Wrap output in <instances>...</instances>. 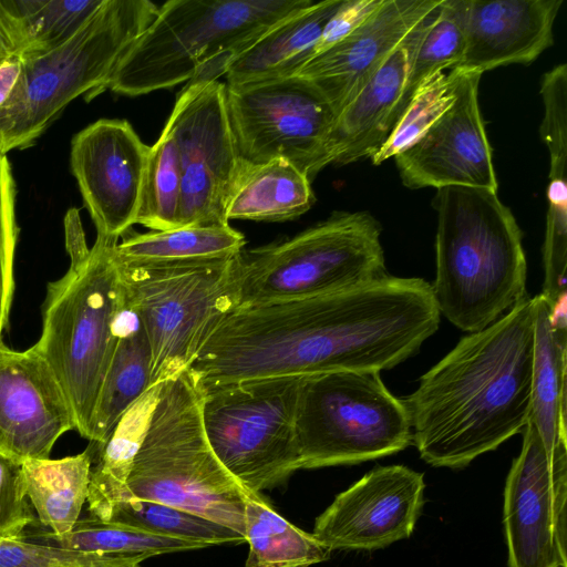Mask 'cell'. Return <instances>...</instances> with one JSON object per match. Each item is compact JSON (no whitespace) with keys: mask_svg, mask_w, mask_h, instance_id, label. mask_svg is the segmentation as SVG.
<instances>
[{"mask_svg":"<svg viewBox=\"0 0 567 567\" xmlns=\"http://www.w3.org/2000/svg\"><path fill=\"white\" fill-rule=\"evenodd\" d=\"M133 567H140V565L133 566Z\"/></svg>","mask_w":567,"mask_h":567,"instance_id":"cell-43","label":"cell"},{"mask_svg":"<svg viewBox=\"0 0 567 567\" xmlns=\"http://www.w3.org/2000/svg\"><path fill=\"white\" fill-rule=\"evenodd\" d=\"M302 378H262L199 390L207 442L247 494H260L301 470L296 416Z\"/></svg>","mask_w":567,"mask_h":567,"instance_id":"cell-11","label":"cell"},{"mask_svg":"<svg viewBox=\"0 0 567 567\" xmlns=\"http://www.w3.org/2000/svg\"><path fill=\"white\" fill-rule=\"evenodd\" d=\"M481 75L462 69L454 104L394 156L405 187L467 186L497 192L492 148L478 105Z\"/></svg>","mask_w":567,"mask_h":567,"instance_id":"cell-17","label":"cell"},{"mask_svg":"<svg viewBox=\"0 0 567 567\" xmlns=\"http://www.w3.org/2000/svg\"><path fill=\"white\" fill-rule=\"evenodd\" d=\"M114 332L115 347L87 436L96 447L106 442L122 414L151 388L152 352L148 338L141 318L127 305L125 296L115 318Z\"/></svg>","mask_w":567,"mask_h":567,"instance_id":"cell-24","label":"cell"},{"mask_svg":"<svg viewBox=\"0 0 567 567\" xmlns=\"http://www.w3.org/2000/svg\"><path fill=\"white\" fill-rule=\"evenodd\" d=\"M27 42L20 22L6 0H0V62L23 54Z\"/></svg>","mask_w":567,"mask_h":567,"instance_id":"cell-41","label":"cell"},{"mask_svg":"<svg viewBox=\"0 0 567 567\" xmlns=\"http://www.w3.org/2000/svg\"><path fill=\"white\" fill-rule=\"evenodd\" d=\"M436 190L432 291L440 315L464 332H477L528 297L523 233L496 190Z\"/></svg>","mask_w":567,"mask_h":567,"instance_id":"cell-3","label":"cell"},{"mask_svg":"<svg viewBox=\"0 0 567 567\" xmlns=\"http://www.w3.org/2000/svg\"><path fill=\"white\" fill-rule=\"evenodd\" d=\"M540 94L544 118L539 133L549 153L547 216L543 251L560 256L567 251V65L561 63L543 75Z\"/></svg>","mask_w":567,"mask_h":567,"instance_id":"cell-30","label":"cell"},{"mask_svg":"<svg viewBox=\"0 0 567 567\" xmlns=\"http://www.w3.org/2000/svg\"><path fill=\"white\" fill-rule=\"evenodd\" d=\"M534 299V352L529 421L547 453L567 447V306L551 305L539 293Z\"/></svg>","mask_w":567,"mask_h":567,"instance_id":"cell-22","label":"cell"},{"mask_svg":"<svg viewBox=\"0 0 567 567\" xmlns=\"http://www.w3.org/2000/svg\"><path fill=\"white\" fill-rule=\"evenodd\" d=\"M226 110L238 156L247 164L285 158L310 182L337 114L308 80L286 78L225 84Z\"/></svg>","mask_w":567,"mask_h":567,"instance_id":"cell-12","label":"cell"},{"mask_svg":"<svg viewBox=\"0 0 567 567\" xmlns=\"http://www.w3.org/2000/svg\"><path fill=\"white\" fill-rule=\"evenodd\" d=\"M117 243L96 237L89 250L70 256L65 275L48 284L41 336L33 344L60 382L76 431L86 440L124 298L113 257Z\"/></svg>","mask_w":567,"mask_h":567,"instance_id":"cell-6","label":"cell"},{"mask_svg":"<svg viewBox=\"0 0 567 567\" xmlns=\"http://www.w3.org/2000/svg\"><path fill=\"white\" fill-rule=\"evenodd\" d=\"M247 495L207 442L202 394L188 371L163 382L124 501L174 506L244 535Z\"/></svg>","mask_w":567,"mask_h":567,"instance_id":"cell-5","label":"cell"},{"mask_svg":"<svg viewBox=\"0 0 567 567\" xmlns=\"http://www.w3.org/2000/svg\"><path fill=\"white\" fill-rule=\"evenodd\" d=\"M35 522L24 492L21 464L0 454V536L21 538Z\"/></svg>","mask_w":567,"mask_h":567,"instance_id":"cell-39","label":"cell"},{"mask_svg":"<svg viewBox=\"0 0 567 567\" xmlns=\"http://www.w3.org/2000/svg\"><path fill=\"white\" fill-rule=\"evenodd\" d=\"M21 538L47 546L96 554L113 560L120 567H133L161 554L208 547L200 543L150 534L91 515L80 518L66 534L58 536L50 532H35L25 533Z\"/></svg>","mask_w":567,"mask_h":567,"instance_id":"cell-29","label":"cell"},{"mask_svg":"<svg viewBox=\"0 0 567 567\" xmlns=\"http://www.w3.org/2000/svg\"><path fill=\"white\" fill-rule=\"evenodd\" d=\"M462 69L439 71L414 92L382 147L370 159L379 165L416 142L455 102Z\"/></svg>","mask_w":567,"mask_h":567,"instance_id":"cell-35","label":"cell"},{"mask_svg":"<svg viewBox=\"0 0 567 567\" xmlns=\"http://www.w3.org/2000/svg\"><path fill=\"white\" fill-rule=\"evenodd\" d=\"M566 505L567 447L550 456L528 421L504 488L509 567H567Z\"/></svg>","mask_w":567,"mask_h":567,"instance_id":"cell-14","label":"cell"},{"mask_svg":"<svg viewBox=\"0 0 567 567\" xmlns=\"http://www.w3.org/2000/svg\"><path fill=\"white\" fill-rule=\"evenodd\" d=\"M561 0H468L465 49L458 66L483 72L528 64L553 44Z\"/></svg>","mask_w":567,"mask_h":567,"instance_id":"cell-21","label":"cell"},{"mask_svg":"<svg viewBox=\"0 0 567 567\" xmlns=\"http://www.w3.org/2000/svg\"><path fill=\"white\" fill-rule=\"evenodd\" d=\"M23 31L22 58L50 51L74 35L103 0H6Z\"/></svg>","mask_w":567,"mask_h":567,"instance_id":"cell-36","label":"cell"},{"mask_svg":"<svg viewBox=\"0 0 567 567\" xmlns=\"http://www.w3.org/2000/svg\"><path fill=\"white\" fill-rule=\"evenodd\" d=\"M296 432L301 468L306 470L359 464L412 444L405 405L375 371L303 377Z\"/></svg>","mask_w":567,"mask_h":567,"instance_id":"cell-10","label":"cell"},{"mask_svg":"<svg viewBox=\"0 0 567 567\" xmlns=\"http://www.w3.org/2000/svg\"><path fill=\"white\" fill-rule=\"evenodd\" d=\"M0 567H120L91 553L47 546L23 538L0 536Z\"/></svg>","mask_w":567,"mask_h":567,"instance_id":"cell-38","label":"cell"},{"mask_svg":"<svg viewBox=\"0 0 567 567\" xmlns=\"http://www.w3.org/2000/svg\"><path fill=\"white\" fill-rule=\"evenodd\" d=\"M381 233L368 212H334L291 238L243 250L238 307L332 293L385 277Z\"/></svg>","mask_w":567,"mask_h":567,"instance_id":"cell-8","label":"cell"},{"mask_svg":"<svg viewBox=\"0 0 567 567\" xmlns=\"http://www.w3.org/2000/svg\"><path fill=\"white\" fill-rule=\"evenodd\" d=\"M109 522L123 524L150 534L200 543L206 546L246 542L243 534L228 526L152 501H123L114 507Z\"/></svg>","mask_w":567,"mask_h":567,"instance_id":"cell-32","label":"cell"},{"mask_svg":"<svg viewBox=\"0 0 567 567\" xmlns=\"http://www.w3.org/2000/svg\"><path fill=\"white\" fill-rule=\"evenodd\" d=\"M93 447L51 460H29L21 464L25 495L40 525L53 535L69 533L80 519L86 502Z\"/></svg>","mask_w":567,"mask_h":567,"instance_id":"cell-27","label":"cell"},{"mask_svg":"<svg viewBox=\"0 0 567 567\" xmlns=\"http://www.w3.org/2000/svg\"><path fill=\"white\" fill-rule=\"evenodd\" d=\"M311 2L169 0L121 58L104 90L137 96L182 82L217 80L275 23Z\"/></svg>","mask_w":567,"mask_h":567,"instance_id":"cell-4","label":"cell"},{"mask_svg":"<svg viewBox=\"0 0 567 567\" xmlns=\"http://www.w3.org/2000/svg\"><path fill=\"white\" fill-rule=\"evenodd\" d=\"M148 0H103L61 45L23 59L20 89L0 112V150L34 143L73 100L103 92L116 64L155 18Z\"/></svg>","mask_w":567,"mask_h":567,"instance_id":"cell-7","label":"cell"},{"mask_svg":"<svg viewBox=\"0 0 567 567\" xmlns=\"http://www.w3.org/2000/svg\"><path fill=\"white\" fill-rule=\"evenodd\" d=\"M182 173L176 144L165 125L150 147L136 224L153 231L179 227Z\"/></svg>","mask_w":567,"mask_h":567,"instance_id":"cell-33","label":"cell"},{"mask_svg":"<svg viewBox=\"0 0 567 567\" xmlns=\"http://www.w3.org/2000/svg\"><path fill=\"white\" fill-rule=\"evenodd\" d=\"M440 318L430 282L386 275L332 293L238 307L187 371L198 390L262 378L381 372L416 354Z\"/></svg>","mask_w":567,"mask_h":567,"instance_id":"cell-1","label":"cell"},{"mask_svg":"<svg viewBox=\"0 0 567 567\" xmlns=\"http://www.w3.org/2000/svg\"><path fill=\"white\" fill-rule=\"evenodd\" d=\"M381 2L382 0H343L342 4L326 24L315 48L313 56L334 45L354 31Z\"/></svg>","mask_w":567,"mask_h":567,"instance_id":"cell-40","label":"cell"},{"mask_svg":"<svg viewBox=\"0 0 567 567\" xmlns=\"http://www.w3.org/2000/svg\"><path fill=\"white\" fill-rule=\"evenodd\" d=\"M424 474L377 466L338 494L317 517L312 536L329 550H374L408 538L424 504Z\"/></svg>","mask_w":567,"mask_h":567,"instance_id":"cell-16","label":"cell"},{"mask_svg":"<svg viewBox=\"0 0 567 567\" xmlns=\"http://www.w3.org/2000/svg\"><path fill=\"white\" fill-rule=\"evenodd\" d=\"M244 524L245 567H308L330 557L331 550L282 518L260 494L246 496Z\"/></svg>","mask_w":567,"mask_h":567,"instance_id":"cell-31","label":"cell"},{"mask_svg":"<svg viewBox=\"0 0 567 567\" xmlns=\"http://www.w3.org/2000/svg\"><path fill=\"white\" fill-rule=\"evenodd\" d=\"M534 299L468 333L402 398L412 444L435 467L461 468L524 431L530 417Z\"/></svg>","mask_w":567,"mask_h":567,"instance_id":"cell-2","label":"cell"},{"mask_svg":"<svg viewBox=\"0 0 567 567\" xmlns=\"http://www.w3.org/2000/svg\"><path fill=\"white\" fill-rule=\"evenodd\" d=\"M163 267H121L127 305L152 352L151 386L187 371L221 320L239 303L243 257Z\"/></svg>","mask_w":567,"mask_h":567,"instance_id":"cell-9","label":"cell"},{"mask_svg":"<svg viewBox=\"0 0 567 567\" xmlns=\"http://www.w3.org/2000/svg\"><path fill=\"white\" fill-rule=\"evenodd\" d=\"M177 147L182 196L179 227L227 226L226 208L240 166L225 84L188 82L166 123Z\"/></svg>","mask_w":567,"mask_h":567,"instance_id":"cell-13","label":"cell"},{"mask_svg":"<svg viewBox=\"0 0 567 567\" xmlns=\"http://www.w3.org/2000/svg\"><path fill=\"white\" fill-rule=\"evenodd\" d=\"M22 73V56L13 55L0 62V112L14 100L20 89Z\"/></svg>","mask_w":567,"mask_h":567,"instance_id":"cell-42","label":"cell"},{"mask_svg":"<svg viewBox=\"0 0 567 567\" xmlns=\"http://www.w3.org/2000/svg\"><path fill=\"white\" fill-rule=\"evenodd\" d=\"M148 151L125 120L101 118L73 136L71 171L96 237L118 241L136 224Z\"/></svg>","mask_w":567,"mask_h":567,"instance_id":"cell-15","label":"cell"},{"mask_svg":"<svg viewBox=\"0 0 567 567\" xmlns=\"http://www.w3.org/2000/svg\"><path fill=\"white\" fill-rule=\"evenodd\" d=\"M161 385L151 386L140 396L118 419L106 442L96 447L99 461L91 470L86 497L91 516L109 520L114 507L124 501L127 478L147 433Z\"/></svg>","mask_w":567,"mask_h":567,"instance_id":"cell-28","label":"cell"},{"mask_svg":"<svg viewBox=\"0 0 567 567\" xmlns=\"http://www.w3.org/2000/svg\"><path fill=\"white\" fill-rule=\"evenodd\" d=\"M441 0H382L349 35L309 60L297 75L312 83L336 114L393 49Z\"/></svg>","mask_w":567,"mask_h":567,"instance_id":"cell-20","label":"cell"},{"mask_svg":"<svg viewBox=\"0 0 567 567\" xmlns=\"http://www.w3.org/2000/svg\"><path fill=\"white\" fill-rule=\"evenodd\" d=\"M72 430L73 409L45 359L33 346L19 351L0 339V454L20 464L50 458Z\"/></svg>","mask_w":567,"mask_h":567,"instance_id":"cell-18","label":"cell"},{"mask_svg":"<svg viewBox=\"0 0 567 567\" xmlns=\"http://www.w3.org/2000/svg\"><path fill=\"white\" fill-rule=\"evenodd\" d=\"M342 2L343 0L312 1L275 23L226 65V84L297 74L313 56L326 24Z\"/></svg>","mask_w":567,"mask_h":567,"instance_id":"cell-23","label":"cell"},{"mask_svg":"<svg viewBox=\"0 0 567 567\" xmlns=\"http://www.w3.org/2000/svg\"><path fill=\"white\" fill-rule=\"evenodd\" d=\"M307 175L285 158L240 166L226 208V217L255 221L292 220L315 204Z\"/></svg>","mask_w":567,"mask_h":567,"instance_id":"cell-25","label":"cell"},{"mask_svg":"<svg viewBox=\"0 0 567 567\" xmlns=\"http://www.w3.org/2000/svg\"><path fill=\"white\" fill-rule=\"evenodd\" d=\"M245 243L229 225L187 226L124 237L114 245L113 257L121 267L203 264L234 257Z\"/></svg>","mask_w":567,"mask_h":567,"instance_id":"cell-26","label":"cell"},{"mask_svg":"<svg viewBox=\"0 0 567 567\" xmlns=\"http://www.w3.org/2000/svg\"><path fill=\"white\" fill-rule=\"evenodd\" d=\"M442 1V0H441ZM440 3L393 49L355 96L339 112L328 136L320 167L371 158L403 113L413 56L437 16Z\"/></svg>","mask_w":567,"mask_h":567,"instance_id":"cell-19","label":"cell"},{"mask_svg":"<svg viewBox=\"0 0 567 567\" xmlns=\"http://www.w3.org/2000/svg\"><path fill=\"white\" fill-rule=\"evenodd\" d=\"M468 0H442L439 12L413 56L403 101V112L417 87L439 71L460 65L465 49Z\"/></svg>","mask_w":567,"mask_h":567,"instance_id":"cell-34","label":"cell"},{"mask_svg":"<svg viewBox=\"0 0 567 567\" xmlns=\"http://www.w3.org/2000/svg\"><path fill=\"white\" fill-rule=\"evenodd\" d=\"M16 195L10 162L0 150V339L8 327L14 291L13 260L19 233Z\"/></svg>","mask_w":567,"mask_h":567,"instance_id":"cell-37","label":"cell"}]
</instances>
